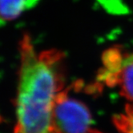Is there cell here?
<instances>
[{"mask_svg": "<svg viewBox=\"0 0 133 133\" xmlns=\"http://www.w3.org/2000/svg\"><path fill=\"white\" fill-rule=\"evenodd\" d=\"M19 51L14 133H58L53 111L64 86V55L55 49L37 52L27 35L20 41Z\"/></svg>", "mask_w": 133, "mask_h": 133, "instance_id": "6da1fadb", "label": "cell"}, {"mask_svg": "<svg viewBox=\"0 0 133 133\" xmlns=\"http://www.w3.org/2000/svg\"><path fill=\"white\" fill-rule=\"evenodd\" d=\"M53 118L58 133H101L93 128L91 116L87 106L71 97L68 91L63 90L57 96Z\"/></svg>", "mask_w": 133, "mask_h": 133, "instance_id": "7a4b0ae2", "label": "cell"}, {"mask_svg": "<svg viewBox=\"0 0 133 133\" xmlns=\"http://www.w3.org/2000/svg\"><path fill=\"white\" fill-rule=\"evenodd\" d=\"M103 64L99 79L108 86H117L122 96L133 103V54L109 49L103 55Z\"/></svg>", "mask_w": 133, "mask_h": 133, "instance_id": "3957f363", "label": "cell"}, {"mask_svg": "<svg viewBox=\"0 0 133 133\" xmlns=\"http://www.w3.org/2000/svg\"><path fill=\"white\" fill-rule=\"evenodd\" d=\"M26 8H28L27 0H1L2 23L14 20Z\"/></svg>", "mask_w": 133, "mask_h": 133, "instance_id": "277c9868", "label": "cell"}, {"mask_svg": "<svg viewBox=\"0 0 133 133\" xmlns=\"http://www.w3.org/2000/svg\"><path fill=\"white\" fill-rule=\"evenodd\" d=\"M115 124L123 133H133V104L127 108L124 113L115 118Z\"/></svg>", "mask_w": 133, "mask_h": 133, "instance_id": "5b68a950", "label": "cell"}]
</instances>
